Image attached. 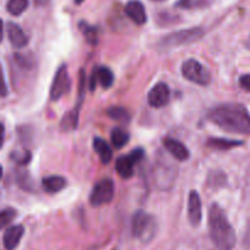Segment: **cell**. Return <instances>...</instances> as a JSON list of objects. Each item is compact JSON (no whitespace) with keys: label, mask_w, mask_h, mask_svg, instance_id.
I'll return each mask as SVG.
<instances>
[{"label":"cell","mask_w":250,"mask_h":250,"mask_svg":"<svg viewBox=\"0 0 250 250\" xmlns=\"http://www.w3.org/2000/svg\"><path fill=\"white\" fill-rule=\"evenodd\" d=\"M27 7H28V0H9L6 4V10L14 16L21 15L22 12L26 11Z\"/></svg>","instance_id":"obj_23"},{"label":"cell","mask_w":250,"mask_h":250,"mask_svg":"<svg viewBox=\"0 0 250 250\" xmlns=\"http://www.w3.org/2000/svg\"><path fill=\"white\" fill-rule=\"evenodd\" d=\"M24 233V229L21 225H15V226L9 227L5 231L4 237H2V243L6 250H14L19 246L22 236Z\"/></svg>","instance_id":"obj_15"},{"label":"cell","mask_w":250,"mask_h":250,"mask_svg":"<svg viewBox=\"0 0 250 250\" xmlns=\"http://www.w3.org/2000/svg\"><path fill=\"white\" fill-rule=\"evenodd\" d=\"M106 114H107V116L110 117V119H112L114 121L121 122V124H128L129 120H131L129 112L122 106H111V107H109V109H107V111H106Z\"/></svg>","instance_id":"obj_20"},{"label":"cell","mask_w":250,"mask_h":250,"mask_svg":"<svg viewBox=\"0 0 250 250\" xmlns=\"http://www.w3.org/2000/svg\"><path fill=\"white\" fill-rule=\"evenodd\" d=\"M155 1H163V0H155Z\"/></svg>","instance_id":"obj_33"},{"label":"cell","mask_w":250,"mask_h":250,"mask_svg":"<svg viewBox=\"0 0 250 250\" xmlns=\"http://www.w3.org/2000/svg\"><path fill=\"white\" fill-rule=\"evenodd\" d=\"M115 194V186L112 180L110 178H104L95 183L92 193H90L89 202L92 207H102V205L107 204L112 200Z\"/></svg>","instance_id":"obj_6"},{"label":"cell","mask_w":250,"mask_h":250,"mask_svg":"<svg viewBox=\"0 0 250 250\" xmlns=\"http://www.w3.org/2000/svg\"><path fill=\"white\" fill-rule=\"evenodd\" d=\"M15 217H16V211L14 209L7 208V209L0 210V229L11 224Z\"/></svg>","instance_id":"obj_24"},{"label":"cell","mask_w":250,"mask_h":250,"mask_svg":"<svg viewBox=\"0 0 250 250\" xmlns=\"http://www.w3.org/2000/svg\"><path fill=\"white\" fill-rule=\"evenodd\" d=\"M170 102V88L166 83L159 82L149 90L148 93V103L150 106L159 109Z\"/></svg>","instance_id":"obj_10"},{"label":"cell","mask_w":250,"mask_h":250,"mask_svg":"<svg viewBox=\"0 0 250 250\" xmlns=\"http://www.w3.org/2000/svg\"><path fill=\"white\" fill-rule=\"evenodd\" d=\"M83 1H84V0H75V4H78V5H80V4H82Z\"/></svg>","instance_id":"obj_30"},{"label":"cell","mask_w":250,"mask_h":250,"mask_svg":"<svg viewBox=\"0 0 250 250\" xmlns=\"http://www.w3.org/2000/svg\"><path fill=\"white\" fill-rule=\"evenodd\" d=\"M10 158L19 165H27L31 161V153L28 150H16L12 151Z\"/></svg>","instance_id":"obj_25"},{"label":"cell","mask_w":250,"mask_h":250,"mask_svg":"<svg viewBox=\"0 0 250 250\" xmlns=\"http://www.w3.org/2000/svg\"><path fill=\"white\" fill-rule=\"evenodd\" d=\"M4 139H5V127L4 125L0 124V149H1L2 144H4Z\"/></svg>","instance_id":"obj_28"},{"label":"cell","mask_w":250,"mask_h":250,"mask_svg":"<svg viewBox=\"0 0 250 250\" xmlns=\"http://www.w3.org/2000/svg\"><path fill=\"white\" fill-rule=\"evenodd\" d=\"M164 146H165L166 150L178 161H186L189 159V150L187 149V146L183 143H181L180 141L175 138H171V137H166L163 141Z\"/></svg>","instance_id":"obj_13"},{"label":"cell","mask_w":250,"mask_h":250,"mask_svg":"<svg viewBox=\"0 0 250 250\" xmlns=\"http://www.w3.org/2000/svg\"><path fill=\"white\" fill-rule=\"evenodd\" d=\"M132 233L143 242L150 241L155 233V219L143 210L136 211L132 217Z\"/></svg>","instance_id":"obj_4"},{"label":"cell","mask_w":250,"mask_h":250,"mask_svg":"<svg viewBox=\"0 0 250 250\" xmlns=\"http://www.w3.org/2000/svg\"><path fill=\"white\" fill-rule=\"evenodd\" d=\"M208 227L211 241L220 250H232L236 247L237 236L226 214L217 203H212L208 214Z\"/></svg>","instance_id":"obj_2"},{"label":"cell","mask_w":250,"mask_h":250,"mask_svg":"<svg viewBox=\"0 0 250 250\" xmlns=\"http://www.w3.org/2000/svg\"><path fill=\"white\" fill-rule=\"evenodd\" d=\"M7 37H9V41L11 43V45L14 48H24L28 43V38L24 34V32L22 31L21 27L19 24L14 23V22H9L7 23Z\"/></svg>","instance_id":"obj_16"},{"label":"cell","mask_w":250,"mask_h":250,"mask_svg":"<svg viewBox=\"0 0 250 250\" xmlns=\"http://www.w3.org/2000/svg\"><path fill=\"white\" fill-rule=\"evenodd\" d=\"M247 46H248V48L250 49V36H249V38H248V41H247Z\"/></svg>","instance_id":"obj_31"},{"label":"cell","mask_w":250,"mask_h":250,"mask_svg":"<svg viewBox=\"0 0 250 250\" xmlns=\"http://www.w3.org/2000/svg\"><path fill=\"white\" fill-rule=\"evenodd\" d=\"M204 36V31L199 27H193V28L182 29V31L172 32L164 37L158 44V48L161 51H168L177 49L180 46L189 45L194 42L199 41Z\"/></svg>","instance_id":"obj_3"},{"label":"cell","mask_w":250,"mask_h":250,"mask_svg":"<svg viewBox=\"0 0 250 250\" xmlns=\"http://www.w3.org/2000/svg\"><path fill=\"white\" fill-rule=\"evenodd\" d=\"M87 88V77L84 75V71L81 70L80 72V90H78V103L76 104L75 109L65 115V117L61 121V129L62 131H72L78 126V115H80L81 105H82L83 98H84V92Z\"/></svg>","instance_id":"obj_7"},{"label":"cell","mask_w":250,"mask_h":250,"mask_svg":"<svg viewBox=\"0 0 250 250\" xmlns=\"http://www.w3.org/2000/svg\"><path fill=\"white\" fill-rule=\"evenodd\" d=\"M208 119L229 133L250 134V114L242 104L226 103L217 105L210 110Z\"/></svg>","instance_id":"obj_1"},{"label":"cell","mask_w":250,"mask_h":250,"mask_svg":"<svg viewBox=\"0 0 250 250\" xmlns=\"http://www.w3.org/2000/svg\"><path fill=\"white\" fill-rule=\"evenodd\" d=\"M128 141H129V134L127 133L126 131H124L122 128H119V127L112 129L111 143L115 148L116 149L124 148V146L128 143Z\"/></svg>","instance_id":"obj_22"},{"label":"cell","mask_w":250,"mask_h":250,"mask_svg":"<svg viewBox=\"0 0 250 250\" xmlns=\"http://www.w3.org/2000/svg\"><path fill=\"white\" fill-rule=\"evenodd\" d=\"M114 72L109 67H106V66H99V67L93 70L92 76L89 78V89L94 90L95 87H97V82L104 89H107V88H110L114 84Z\"/></svg>","instance_id":"obj_11"},{"label":"cell","mask_w":250,"mask_h":250,"mask_svg":"<svg viewBox=\"0 0 250 250\" xmlns=\"http://www.w3.org/2000/svg\"><path fill=\"white\" fill-rule=\"evenodd\" d=\"M243 144L242 141H236V139H227V138H210L208 141V146L219 150H227V149L241 146Z\"/></svg>","instance_id":"obj_19"},{"label":"cell","mask_w":250,"mask_h":250,"mask_svg":"<svg viewBox=\"0 0 250 250\" xmlns=\"http://www.w3.org/2000/svg\"><path fill=\"white\" fill-rule=\"evenodd\" d=\"M2 34H4V23H2L1 19H0V43L2 41Z\"/></svg>","instance_id":"obj_29"},{"label":"cell","mask_w":250,"mask_h":250,"mask_svg":"<svg viewBox=\"0 0 250 250\" xmlns=\"http://www.w3.org/2000/svg\"><path fill=\"white\" fill-rule=\"evenodd\" d=\"M144 150L142 148H137L132 150L128 155L120 156L116 160V168L117 173L121 176L122 178H131L134 172V165L141 163L144 158Z\"/></svg>","instance_id":"obj_8"},{"label":"cell","mask_w":250,"mask_h":250,"mask_svg":"<svg viewBox=\"0 0 250 250\" xmlns=\"http://www.w3.org/2000/svg\"><path fill=\"white\" fill-rule=\"evenodd\" d=\"M239 85L242 89L250 92V75H243L239 77Z\"/></svg>","instance_id":"obj_26"},{"label":"cell","mask_w":250,"mask_h":250,"mask_svg":"<svg viewBox=\"0 0 250 250\" xmlns=\"http://www.w3.org/2000/svg\"><path fill=\"white\" fill-rule=\"evenodd\" d=\"M66 185H67V182L61 176H49V177L43 178V181H42L43 189L46 193H50V194L62 190L66 187Z\"/></svg>","instance_id":"obj_18"},{"label":"cell","mask_w":250,"mask_h":250,"mask_svg":"<svg viewBox=\"0 0 250 250\" xmlns=\"http://www.w3.org/2000/svg\"><path fill=\"white\" fill-rule=\"evenodd\" d=\"M2 177V167H1V165H0V178Z\"/></svg>","instance_id":"obj_32"},{"label":"cell","mask_w":250,"mask_h":250,"mask_svg":"<svg viewBox=\"0 0 250 250\" xmlns=\"http://www.w3.org/2000/svg\"><path fill=\"white\" fill-rule=\"evenodd\" d=\"M203 219L202 199L197 190H192L188 198V220L192 226H199Z\"/></svg>","instance_id":"obj_12"},{"label":"cell","mask_w":250,"mask_h":250,"mask_svg":"<svg viewBox=\"0 0 250 250\" xmlns=\"http://www.w3.org/2000/svg\"><path fill=\"white\" fill-rule=\"evenodd\" d=\"M80 29L84 36L85 41L90 44V45H97L98 44V29L97 27L90 26L89 23L84 21L80 22Z\"/></svg>","instance_id":"obj_21"},{"label":"cell","mask_w":250,"mask_h":250,"mask_svg":"<svg viewBox=\"0 0 250 250\" xmlns=\"http://www.w3.org/2000/svg\"><path fill=\"white\" fill-rule=\"evenodd\" d=\"M182 75L186 80L199 85H209L211 82V73L203 63L194 59H188L182 65Z\"/></svg>","instance_id":"obj_5"},{"label":"cell","mask_w":250,"mask_h":250,"mask_svg":"<svg viewBox=\"0 0 250 250\" xmlns=\"http://www.w3.org/2000/svg\"><path fill=\"white\" fill-rule=\"evenodd\" d=\"M71 80L68 76V71L66 65H61L59 70L56 71L55 77H54L53 83L50 88V99L53 102L61 99L66 93L70 92Z\"/></svg>","instance_id":"obj_9"},{"label":"cell","mask_w":250,"mask_h":250,"mask_svg":"<svg viewBox=\"0 0 250 250\" xmlns=\"http://www.w3.org/2000/svg\"><path fill=\"white\" fill-rule=\"evenodd\" d=\"M125 12L127 16L132 20L136 24L142 26L146 22V12L144 9V5L139 0H131L126 4Z\"/></svg>","instance_id":"obj_14"},{"label":"cell","mask_w":250,"mask_h":250,"mask_svg":"<svg viewBox=\"0 0 250 250\" xmlns=\"http://www.w3.org/2000/svg\"><path fill=\"white\" fill-rule=\"evenodd\" d=\"M93 148H94L95 153L99 155L100 161L104 165H106V164H109L111 161L112 150L109 144L106 143V141H104L103 138H99V137H95L94 141H93Z\"/></svg>","instance_id":"obj_17"},{"label":"cell","mask_w":250,"mask_h":250,"mask_svg":"<svg viewBox=\"0 0 250 250\" xmlns=\"http://www.w3.org/2000/svg\"><path fill=\"white\" fill-rule=\"evenodd\" d=\"M7 95V87L6 83H5V78H4V73H2L1 67H0V97H6Z\"/></svg>","instance_id":"obj_27"}]
</instances>
